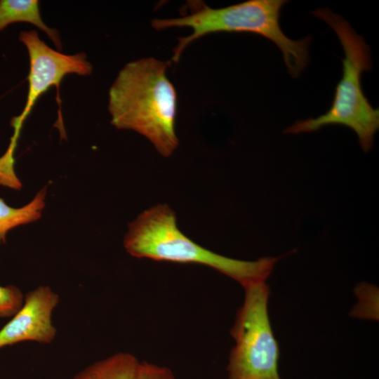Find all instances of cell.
<instances>
[{
	"label": "cell",
	"instance_id": "6da1fadb",
	"mask_svg": "<svg viewBox=\"0 0 379 379\" xmlns=\"http://www.w3.org/2000/svg\"><path fill=\"white\" fill-rule=\"evenodd\" d=\"M171 61L154 58L131 61L119 71L109 91L111 124L147 138L163 157L176 150L177 93L166 75Z\"/></svg>",
	"mask_w": 379,
	"mask_h": 379
},
{
	"label": "cell",
	"instance_id": "7a4b0ae2",
	"mask_svg": "<svg viewBox=\"0 0 379 379\" xmlns=\"http://www.w3.org/2000/svg\"><path fill=\"white\" fill-rule=\"evenodd\" d=\"M285 0H248L229 6L213 8L200 1L187 4V12L179 18L154 19L157 30L188 27L192 33L178 38L171 62L177 63L183 51L194 41L217 32H246L272 41L281 51L290 74L299 77L309 62L310 36L292 40L279 25L280 11Z\"/></svg>",
	"mask_w": 379,
	"mask_h": 379
},
{
	"label": "cell",
	"instance_id": "3957f363",
	"mask_svg": "<svg viewBox=\"0 0 379 379\" xmlns=\"http://www.w3.org/2000/svg\"><path fill=\"white\" fill-rule=\"evenodd\" d=\"M124 245L135 258L209 267L236 280L244 288L265 282L279 259L265 257L246 261L210 251L180 231L175 212L166 204L149 207L131 222Z\"/></svg>",
	"mask_w": 379,
	"mask_h": 379
},
{
	"label": "cell",
	"instance_id": "277c9868",
	"mask_svg": "<svg viewBox=\"0 0 379 379\" xmlns=\"http://www.w3.org/2000/svg\"><path fill=\"white\" fill-rule=\"evenodd\" d=\"M312 13L325 21L340 40L345 53L343 76L336 86L333 103L325 114L297 121L284 132L310 133L327 125H344L354 131L366 152L371 149L379 128V110L374 109L364 95L361 81V74L371 69L369 46L348 22L330 9L319 8Z\"/></svg>",
	"mask_w": 379,
	"mask_h": 379
},
{
	"label": "cell",
	"instance_id": "5b68a950",
	"mask_svg": "<svg viewBox=\"0 0 379 379\" xmlns=\"http://www.w3.org/2000/svg\"><path fill=\"white\" fill-rule=\"evenodd\" d=\"M230 334L235 341L227 367V379H281L279 350L268 315L270 288L265 282L244 288Z\"/></svg>",
	"mask_w": 379,
	"mask_h": 379
},
{
	"label": "cell",
	"instance_id": "8992f818",
	"mask_svg": "<svg viewBox=\"0 0 379 379\" xmlns=\"http://www.w3.org/2000/svg\"><path fill=\"white\" fill-rule=\"evenodd\" d=\"M19 40L26 47L29 60L28 91L25 106L21 114L13 119V135L19 137L24 121L41 95L51 87L57 89V102L60 111V86L62 79L72 74L88 76L93 66L84 53L63 54L50 48L35 30L22 31Z\"/></svg>",
	"mask_w": 379,
	"mask_h": 379
},
{
	"label": "cell",
	"instance_id": "52a82bcc",
	"mask_svg": "<svg viewBox=\"0 0 379 379\" xmlns=\"http://www.w3.org/2000/svg\"><path fill=\"white\" fill-rule=\"evenodd\" d=\"M59 300L48 286L28 292L20 310L0 330V349L23 341L51 343L57 333L51 316Z\"/></svg>",
	"mask_w": 379,
	"mask_h": 379
},
{
	"label": "cell",
	"instance_id": "ba28073f",
	"mask_svg": "<svg viewBox=\"0 0 379 379\" xmlns=\"http://www.w3.org/2000/svg\"><path fill=\"white\" fill-rule=\"evenodd\" d=\"M16 22L30 23L44 32L62 50V44L58 30L51 28L44 22L37 0H0V32Z\"/></svg>",
	"mask_w": 379,
	"mask_h": 379
},
{
	"label": "cell",
	"instance_id": "9c48e42d",
	"mask_svg": "<svg viewBox=\"0 0 379 379\" xmlns=\"http://www.w3.org/2000/svg\"><path fill=\"white\" fill-rule=\"evenodd\" d=\"M139 362L130 353L118 352L90 364L72 379H135Z\"/></svg>",
	"mask_w": 379,
	"mask_h": 379
},
{
	"label": "cell",
	"instance_id": "30bf717a",
	"mask_svg": "<svg viewBox=\"0 0 379 379\" xmlns=\"http://www.w3.org/2000/svg\"><path fill=\"white\" fill-rule=\"evenodd\" d=\"M46 189L36 194L27 204L13 208L0 198V245L6 241L7 233L13 228L38 220L45 206Z\"/></svg>",
	"mask_w": 379,
	"mask_h": 379
},
{
	"label": "cell",
	"instance_id": "8fae6325",
	"mask_svg": "<svg viewBox=\"0 0 379 379\" xmlns=\"http://www.w3.org/2000/svg\"><path fill=\"white\" fill-rule=\"evenodd\" d=\"M24 296L15 286H0V317L13 316L22 305Z\"/></svg>",
	"mask_w": 379,
	"mask_h": 379
},
{
	"label": "cell",
	"instance_id": "7c38bea8",
	"mask_svg": "<svg viewBox=\"0 0 379 379\" xmlns=\"http://www.w3.org/2000/svg\"><path fill=\"white\" fill-rule=\"evenodd\" d=\"M135 379H176L168 367L147 361H140Z\"/></svg>",
	"mask_w": 379,
	"mask_h": 379
}]
</instances>
